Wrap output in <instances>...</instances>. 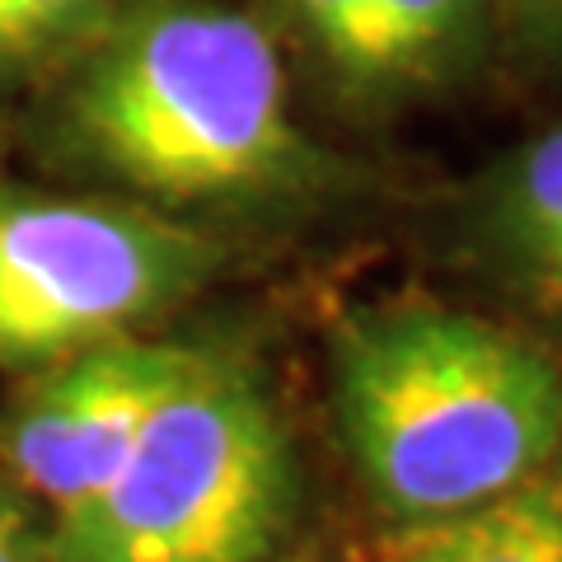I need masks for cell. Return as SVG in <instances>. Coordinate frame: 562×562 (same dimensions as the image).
I'll list each match as a JSON object with an SVG mask.
<instances>
[{
	"label": "cell",
	"mask_w": 562,
	"mask_h": 562,
	"mask_svg": "<svg viewBox=\"0 0 562 562\" xmlns=\"http://www.w3.org/2000/svg\"><path fill=\"white\" fill-rule=\"evenodd\" d=\"M328 366L342 446L390 520L464 512L562 454L558 361L479 314H347Z\"/></svg>",
	"instance_id": "6da1fadb"
},
{
	"label": "cell",
	"mask_w": 562,
	"mask_h": 562,
	"mask_svg": "<svg viewBox=\"0 0 562 562\" xmlns=\"http://www.w3.org/2000/svg\"><path fill=\"white\" fill-rule=\"evenodd\" d=\"M70 127L122 183L165 202L301 179L305 150L277 43L249 14L173 0L122 24L70 94Z\"/></svg>",
	"instance_id": "7a4b0ae2"
},
{
	"label": "cell",
	"mask_w": 562,
	"mask_h": 562,
	"mask_svg": "<svg viewBox=\"0 0 562 562\" xmlns=\"http://www.w3.org/2000/svg\"><path fill=\"white\" fill-rule=\"evenodd\" d=\"M295 464L262 384L202 351L94 502L47 525V562H268Z\"/></svg>",
	"instance_id": "3957f363"
},
{
	"label": "cell",
	"mask_w": 562,
	"mask_h": 562,
	"mask_svg": "<svg viewBox=\"0 0 562 562\" xmlns=\"http://www.w3.org/2000/svg\"><path fill=\"white\" fill-rule=\"evenodd\" d=\"M211 268V239L155 211L0 192V371L132 333L188 301Z\"/></svg>",
	"instance_id": "277c9868"
},
{
	"label": "cell",
	"mask_w": 562,
	"mask_h": 562,
	"mask_svg": "<svg viewBox=\"0 0 562 562\" xmlns=\"http://www.w3.org/2000/svg\"><path fill=\"white\" fill-rule=\"evenodd\" d=\"M198 357L202 347L188 342L117 333L38 366L0 417V464L52 520L76 516L109 487Z\"/></svg>",
	"instance_id": "5b68a950"
},
{
	"label": "cell",
	"mask_w": 562,
	"mask_h": 562,
	"mask_svg": "<svg viewBox=\"0 0 562 562\" xmlns=\"http://www.w3.org/2000/svg\"><path fill=\"white\" fill-rule=\"evenodd\" d=\"M380 562H562V454L479 506L394 520Z\"/></svg>",
	"instance_id": "8992f818"
},
{
	"label": "cell",
	"mask_w": 562,
	"mask_h": 562,
	"mask_svg": "<svg viewBox=\"0 0 562 562\" xmlns=\"http://www.w3.org/2000/svg\"><path fill=\"white\" fill-rule=\"evenodd\" d=\"M487 249L530 301L562 310V122L530 140L487 202Z\"/></svg>",
	"instance_id": "52a82bcc"
},
{
	"label": "cell",
	"mask_w": 562,
	"mask_h": 562,
	"mask_svg": "<svg viewBox=\"0 0 562 562\" xmlns=\"http://www.w3.org/2000/svg\"><path fill=\"white\" fill-rule=\"evenodd\" d=\"M375 14L384 38V76L417 80L464 47L479 0H375Z\"/></svg>",
	"instance_id": "ba28073f"
},
{
	"label": "cell",
	"mask_w": 562,
	"mask_h": 562,
	"mask_svg": "<svg viewBox=\"0 0 562 562\" xmlns=\"http://www.w3.org/2000/svg\"><path fill=\"white\" fill-rule=\"evenodd\" d=\"M291 10L301 20V29L310 33V43L324 52V61L342 80L390 85L375 0H291Z\"/></svg>",
	"instance_id": "9c48e42d"
},
{
	"label": "cell",
	"mask_w": 562,
	"mask_h": 562,
	"mask_svg": "<svg viewBox=\"0 0 562 562\" xmlns=\"http://www.w3.org/2000/svg\"><path fill=\"white\" fill-rule=\"evenodd\" d=\"M109 0H0V70L29 66L90 29Z\"/></svg>",
	"instance_id": "30bf717a"
},
{
	"label": "cell",
	"mask_w": 562,
	"mask_h": 562,
	"mask_svg": "<svg viewBox=\"0 0 562 562\" xmlns=\"http://www.w3.org/2000/svg\"><path fill=\"white\" fill-rule=\"evenodd\" d=\"M0 562H47V525L38 502L0 469Z\"/></svg>",
	"instance_id": "8fae6325"
},
{
	"label": "cell",
	"mask_w": 562,
	"mask_h": 562,
	"mask_svg": "<svg viewBox=\"0 0 562 562\" xmlns=\"http://www.w3.org/2000/svg\"><path fill=\"white\" fill-rule=\"evenodd\" d=\"M525 5H530V10H543V14H558V20H562V0H525Z\"/></svg>",
	"instance_id": "7c38bea8"
}]
</instances>
